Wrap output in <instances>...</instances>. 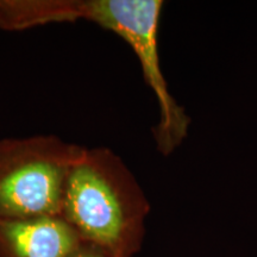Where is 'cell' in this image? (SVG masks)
Wrapping results in <instances>:
<instances>
[{"label":"cell","instance_id":"277c9868","mask_svg":"<svg viewBox=\"0 0 257 257\" xmlns=\"http://www.w3.org/2000/svg\"><path fill=\"white\" fill-rule=\"evenodd\" d=\"M81 244L61 216L0 218V257H68Z\"/></svg>","mask_w":257,"mask_h":257},{"label":"cell","instance_id":"5b68a950","mask_svg":"<svg viewBox=\"0 0 257 257\" xmlns=\"http://www.w3.org/2000/svg\"><path fill=\"white\" fill-rule=\"evenodd\" d=\"M68 257H108V256L105 255V253L100 251L99 249L94 248V246L81 242V244H80L78 248L74 250Z\"/></svg>","mask_w":257,"mask_h":257},{"label":"cell","instance_id":"7a4b0ae2","mask_svg":"<svg viewBox=\"0 0 257 257\" xmlns=\"http://www.w3.org/2000/svg\"><path fill=\"white\" fill-rule=\"evenodd\" d=\"M150 204L130 169L108 148H86L64 189L61 217L82 243L108 257H134Z\"/></svg>","mask_w":257,"mask_h":257},{"label":"cell","instance_id":"3957f363","mask_svg":"<svg viewBox=\"0 0 257 257\" xmlns=\"http://www.w3.org/2000/svg\"><path fill=\"white\" fill-rule=\"evenodd\" d=\"M82 150L54 135L0 140V218L61 216L67 180Z\"/></svg>","mask_w":257,"mask_h":257},{"label":"cell","instance_id":"6da1fadb","mask_svg":"<svg viewBox=\"0 0 257 257\" xmlns=\"http://www.w3.org/2000/svg\"><path fill=\"white\" fill-rule=\"evenodd\" d=\"M162 9L161 0H4L0 27L24 31L87 21L118 35L136 54L144 80L156 96L160 120L153 134L159 152L167 156L187 136L191 119L169 93L161 69L157 36Z\"/></svg>","mask_w":257,"mask_h":257}]
</instances>
